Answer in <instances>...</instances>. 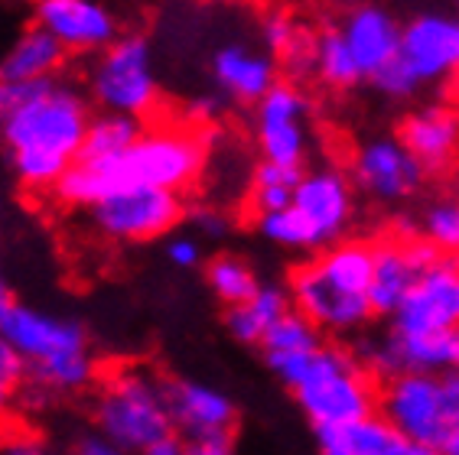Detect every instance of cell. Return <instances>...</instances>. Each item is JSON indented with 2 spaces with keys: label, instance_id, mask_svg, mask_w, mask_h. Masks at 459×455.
Wrapping results in <instances>:
<instances>
[{
  "label": "cell",
  "instance_id": "1",
  "mask_svg": "<svg viewBox=\"0 0 459 455\" xmlns=\"http://www.w3.org/2000/svg\"><path fill=\"white\" fill-rule=\"evenodd\" d=\"M205 169L203 133L189 127H143L134 147L121 157L98 159V163H75L53 189V199L65 209H85L105 202L108 195L127 189H160V193H186L199 183Z\"/></svg>",
  "mask_w": 459,
  "mask_h": 455
},
{
  "label": "cell",
  "instance_id": "2",
  "mask_svg": "<svg viewBox=\"0 0 459 455\" xmlns=\"http://www.w3.org/2000/svg\"><path fill=\"white\" fill-rule=\"evenodd\" d=\"M91 124V101L75 82L53 79L30 88L27 101L0 127L10 173L27 193H53L75 167Z\"/></svg>",
  "mask_w": 459,
  "mask_h": 455
},
{
  "label": "cell",
  "instance_id": "3",
  "mask_svg": "<svg viewBox=\"0 0 459 455\" xmlns=\"http://www.w3.org/2000/svg\"><path fill=\"white\" fill-rule=\"evenodd\" d=\"M0 339L23 361L30 384L43 394H82L98 381L89 329L72 315L27 306L0 287Z\"/></svg>",
  "mask_w": 459,
  "mask_h": 455
},
{
  "label": "cell",
  "instance_id": "4",
  "mask_svg": "<svg viewBox=\"0 0 459 455\" xmlns=\"http://www.w3.org/2000/svg\"><path fill=\"white\" fill-rule=\"evenodd\" d=\"M267 368L293 391L313 429H336L378 410V387L352 351L319 345L303 355L264 358Z\"/></svg>",
  "mask_w": 459,
  "mask_h": 455
},
{
  "label": "cell",
  "instance_id": "5",
  "mask_svg": "<svg viewBox=\"0 0 459 455\" xmlns=\"http://www.w3.org/2000/svg\"><path fill=\"white\" fill-rule=\"evenodd\" d=\"M95 433L115 442L121 452L151 449L160 439L173 436V423L167 410V381L147 365H117L98 384Z\"/></svg>",
  "mask_w": 459,
  "mask_h": 455
},
{
  "label": "cell",
  "instance_id": "6",
  "mask_svg": "<svg viewBox=\"0 0 459 455\" xmlns=\"http://www.w3.org/2000/svg\"><path fill=\"white\" fill-rule=\"evenodd\" d=\"M85 95L101 114L143 121L160 107V82L153 69V46L137 30L121 33L89 65Z\"/></svg>",
  "mask_w": 459,
  "mask_h": 455
},
{
  "label": "cell",
  "instance_id": "7",
  "mask_svg": "<svg viewBox=\"0 0 459 455\" xmlns=\"http://www.w3.org/2000/svg\"><path fill=\"white\" fill-rule=\"evenodd\" d=\"M183 215V195L160 193V189H127V193L108 195L105 202L91 205L89 225L105 241L143 245V241L173 235Z\"/></svg>",
  "mask_w": 459,
  "mask_h": 455
},
{
  "label": "cell",
  "instance_id": "8",
  "mask_svg": "<svg viewBox=\"0 0 459 455\" xmlns=\"http://www.w3.org/2000/svg\"><path fill=\"white\" fill-rule=\"evenodd\" d=\"M368 374H450L459 371V329L427 335L385 332L359 345V355Z\"/></svg>",
  "mask_w": 459,
  "mask_h": 455
},
{
  "label": "cell",
  "instance_id": "9",
  "mask_svg": "<svg viewBox=\"0 0 459 455\" xmlns=\"http://www.w3.org/2000/svg\"><path fill=\"white\" fill-rule=\"evenodd\" d=\"M378 410L417 446L430 449L433 455L443 446L446 413H443V387L437 374L388 377L378 391Z\"/></svg>",
  "mask_w": 459,
  "mask_h": 455
},
{
  "label": "cell",
  "instance_id": "10",
  "mask_svg": "<svg viewBox=\"0 0 459 455\" xmlns=\"http://www.w3.org/2000/svg\"><path fill=\"white\" fill-rule=\"evenodd\" d=\"M307 114L309 98L290 82H277L261 101H257V147H261V163H274V167L303 169L307 159Z\"/></svg>",
  "mask_w": 459,
  "mask_h": 455
},
{
  "label": "cell",
  "instance_id": "11",
  "mask_svg": "<svg viewBox=\"0 0 459 455\" xmlns=\"http://www.w3.org/2000/svg\"><path fill=\"white\" fill-rule=\"evenodd\" d=\"M391 319V332L401 335L459 329V263L440 261L420 273Z\"/></svg>",
  "mask_w": 459,
  "mask_h": 455
},
{
  "label": "cell",
  "instance_id": "12",
  "mask_svg": "<svg viewBox=\"0 0 459 455\" xmlns=\"http://www.w3.org/2000/svg\"><path fill=\"white\" fill-rule=\"evenodd\" d=\"M33 17L65 53L98 56L124 33L115 10L98 0H39Z\"/></svg>",
  "mask_w": 459,
  "mask_h": 455
},
{
  "label": "cell",
  "instance_id": "13",
  "mask_svg": "<svg viewBox=\"0 0 459 455\" xmlns=\"http://www.w3.org/2000/svg\"><path fill=\"white\" fill-rule=\"evenodd\" d=\"M290 209L307 221V228L316 237V247L339 245V237L352 225V183L336 167L309 169L293 189Z\"/></svg>",
  "mask_w": 459,
  "mask_h": 455
},
{
  "label": "cell",
  "instance_id": "14",
  "mask_svg": "<svg viewBox=\"0 0 459 455\" xmlns=\"http://www.w3.org/2000/svg\"><path fill=\"white\" fill-rule=\"evenodd\" d=\"M167 410L173 433L186 436L189 442L231 439V426L238 420V407L225 391L189 377L167 381Z\"/></svg>",
  "mask_w": 459,
  "mask_h": 455
},
{
  "label": "cell",
  "instance_id": "15",
  "mask_svg": "<svg viewBox=\"0 0 459 455\" xmlns=\"http://www.w3.org/2000/svg\"><path fill=\"white\" fill-rule=\"evenodd\" d=\"M290 306L316 332H355L371 319L365 296H349L316 270V263H303L290 277Z\"/></svg>",
  "mask_w": 459,
  "mask_h": 455
},
{
  "label": "cell",
  "instance_id": "16",
  "mask_svg": "<svg viewBox=\"0 0 459 455\" xmlns=\"http://www.w3.org/2000/svg\"><path fill=\"white\" fill-rule=\"evenodd\" d=\"M417 85L450 79L459 72V17L450 13H417L401 27V53Z\"/></svg>",
  "mask_w": 459,
  "mask_h": 455
},
{
  "label": "cell",
  "instance_id": "17",
  "mask_svg": "<svg viewBox=\"0 0 459 455\" xmlns=\"http://www.w3.org/2000/svg\"><path fill=\"white\" fill-rule=\"evenodd\" d=\"M355 183L362 185L371 199L381 202H401L424 185V169L417 163L398 137H378L359 147L352 163Z\"/></svg>",
  "mask_w": 459,
  "mask_h": 455
},
{
  "label": "cell",
  "instance_id": "18",
  "mask_svg": "<svg viewBox=\"0 0 459 455\" xmlns=\"http://www.w3.org/2000/svg\"><path fill=\"white\" fill-rule=\"evenodd\" d=\"M339 33H342L359 72H362V79H371L401 53V23L388 10L375 7V4L349 10L339 23Z\"/></svg>",
  "mask_w": 459,
  "mask_h": 455
},
{
  "label": "cell",
  "instance_id": "19",
  "mask_svg": "<svg viewBox=\"0 0 459 455\" xmlns=\"http://www.w3.org/2000/svg\"><path fill=\"white\" fill-rule=\"evenodd\" d=\"M401 147L424 173H443L459 159V121L446 105H427L407 114L398 131Z\"/></svg>",
  "mask_w": 459,
  "mask_h": 455
},
{
  "label": "cell",
  "instance_id": "20",
  "mask_svg": "<svg viewBox=\"0 0 459 455\" xmlns=\"http://www.w3.org/2000/svg\"><path fill=\"white\" fill-rule=\"evenodd\" d=\"M316 442L323 455H433L398 433L381 413L336 429H316Z\"/></svg>",
  "mask_w": 459,
  "mask_h": 455
},
{
  "label": "cell",
  "instance_id": "21",
  "mask_svg": "<svg viewBox=\"0 0 459 455\" xmlns=\"http://www.w3.org/2000/svg\"><path fill=\"white\" fill-rule=\"evenodd\" d=\"M212 75L229 98L257 105L277 85V62L245 43H225L212 56Z\"/></svg>",
  "mask_w": 459,
  "mask_h": 455
},
{
  "label": "cell",
  "instance_id": "22",
  "mask_svg": "<svg viewBox=\"0 0 459 455\" xmlns=\"http://www.w3.org/2000/svg\"><path fill=\"white\" fill-rule=\"evenodd\" d=\"M69 53L56 43L53 36L33 27H27L23 33L13 39L4 59H0V79L13 82V85H39V82L59 79V72L65 69Z\"/></svg>",
  "mask_w": 459,
  "mask_h": 455
},
{
  "label": "cell",
  "instance_id": "23",
  "mask_svg": "<svg viewBox=\"0 0 459 455\" xmlns=\"http://www.w3.org/2000/svg\"><path fill=\"white\" fill-rule=\"evenodd\" d=\"M417 273L404 254V241H388L375 247L371 261V283H368V306L371 315H394L407 289L414 287Z\"/></svg>",
  "mask_w": 459,
  "mask_h": 455
},
{
  "label": "cell",
  "instance_id": "24",
  "mask_svg": "<svg viewBox=\"0 0 459 455\" xmlns=\"http://www.w3.org/2000/svg\"><path fill=\"white\" fill-rule=\"evenodd\" d=\"M290 293L277 283H261L257 293L241 306H229L225 309V329L235 341L241 345H261L264 332L281 319V315L290 313Z\"/></svg>",
  "mask_w": 459,
  "mask_h": 455
},
{
  "label": "cell",
  "instance_id": "25",
  "mask_svg": "<svg viewBox=\"0 0 459 455\" xmlns=\"http://www.w3.org/2000/svg\"><path fill=\"white\" fill-rule=\"evenodd\" d=\"M371 261H375V247H368L365 241H339V245L326 247L319 261L313 263L336 289H342L349 296L368 299Z\"/></svg>",
  "mask_w": 459,
  "mask_h": 455
},
{
  "label": "cell",
  "instance_id": "26",
  "mask_svg": "<svg viewBox=\"0 0 459 455\" xmlns=\"http://www.w3.org/2000/svg\"><path fill=\"white\" fill-rule=\"evenodd\" d=\"M143 133V121L121 117V114H91V124L85 131V143L75 163H98V159L121 157L124 150L134 147Z\"/></svg>",
  "mask_w": 459,
  "mask_h": 455
},
{
  "label": "cell",
  "instance_id": "27",
  "mask_svg": "<svg viewBox=\"0 0 459 455\" xmlns=\"http://www.w3.org/2000/svg\"><path fill=\"white\" fill-rule=\"evenodd\" d=\"M261 36H264L267 49H271V59L281 56V62L290 72H307L313 69V33L307 27H300L293 17L287 13H267L264 23H261Z\"/></svg>",
  "mask_w": 459,
  "mask_h": 455
},
{
  "label": "cell",
  "instance_id": "28",
  "mask_svg": "<svg viewBox=\"0 0 459 455\" xmlns=\"http://www.w3.org/2000/svg\"><path fill=\"white\" fill-rule=\"evenodd\" d=\"M313 69L329 88H339V91L359 85V79H362L339 27H326L323 33L313 36Z\"/></svg>",
  "mask_w": 459,
  "mask_h": 455
},
{
  "label": "cell",
  "instance_id": "29",
  "mask_svg": "<svg viewBox=\"0 0 459 455\" xmlns=\"http://www.w3.org/2000/svg\"><path fill=\"white\" fill-rule=\"evenodd\" d=\"M205 283H209V289L225 303V309L247 303V299L257 293V287H261L257 273L251 270V263L235 254L212 257L209 267H205Z\"/></svg>",
  "mask_w": 459,
  "mask_h": 455
},
{
  "label": "cell",
  "instance_id": "30",
  "mask_svg": "<svg viewBox=\"0 0 459 455\" xmlns=\"http://www.w3.org/2000/svg\"><path fill=\"white\" fill-rule=\"evenodd\" d=\"M319 345H323L319 332L300 313H293V309L287 315H281L264 332V339H261L264 358H274V355H303V351H313Z\"/></svg>",
  "mask_w": 459,
  "mask_h": 455
},
{
  "label": "cell",
  "instance_id": "31",
  "mask_svg": "<svg viewBox=\"0 0 459 455\" xmlns=\"http://www.w3.org/2000/svg\"><path fill=\"white\" fill-rule=\"evenodd\" d=\"M424 241L443 261H459V199H440L427 209Z\"/></svg>",
  "mask_w": 459,
  "mask_h": 455
},
{
  "label": "cell",
  "instance_id": "32",
  "mask_svg": "<svg viewBox=\"0 0 459 455\" xmlns=\"http://www.w3.org/2000/svg\"><path fill=\"white\" fill-rule=\"evenodd\" d=\"M257 231H261L271 245L287 247V251H319L313 231H309L307 221H303L293 209L257 215Z\"/></svg>",
  "mask_w": 459,
  "mask_h": 455
},
{
  "label": "cell",
  "instance_id": "33",
  "mask_svg": "<svg viewBox=\"0 0 459 455\" xmlns=\"http://www.w3.org/2000/svg\"><path fill=\"white\" fill-rule=\"evenodd\" d=\"M23 381H27L23 361L13 355V348H10L7 341L0 339V423H4V416L10 413L13 400H17L20 384H23Z\"/></svg>",
  "mask_w": 459,
  "mask_h": 455
},
{
  "label": "cell",
  "instance_id": "34",
  "mask_svg": "<svg viewBox=\"0 0 459 455\" xmlns=\"http://www.w3.org/2000/svg\"><path fill=\"white\" fill-rule=\"evenodd\" d=\"M443 387V413H446V436L437 455H459V371L440 374Z\"/></svg>",
  "mask_w": 459,
  "mask_h": 455
},
{
  "label": "cell",
  "instance_id": "35",
  "mask_svg": "<svg viewBox=\"0 0 459 455\" xmlns=\"http://www.w3.org/2000/svg\"><path fill=\"white\" fill-rule=\"evenodd\" d=\"M0 455H69V452L53 446L39 433H30V429H4L0 433Z\"/></svg>",
  "mask_w": 459,
  "mask_h": 455
},
{
  "label": "cell",
  "instance_id": "36",
  "mask_svg": "<svg viewBox=\"0 0 459 455\" xmlns=\"http://www.w3.org/2000/svg\"><path fill=\"white\" fill-rule=\"evenodd\" d=\"M371 82H375V88H378L381 95H388V98H411L417 88H420L414 75H411V69H407L401 59L388 62L381 72H375Z\"/></svg>",
  "mask_w": 459,
  "mask_h": 455
},
{
  "label": "cell",
  "instance_id": "37",
  "mask_svg": "<svg viewBox=\"0 0 459 455\" xmlns=\"http://www.w3.org/2000/svg\"><path fill=\"white\" fill-rule=\"evenodd\" d=\"M167 257L179 270H193L203 261V245L193 235H169L167 237Z\"/></svg>",
  "mask_w": 459,
  "mask_h": 455
},
{
  "label": "cell",
  "instance_id": "38",
  "mask_svg": "<svg viewBox=\"0 0 459 455\" xmlns=\"http://www.w3.org/2000/svg\"><path fill=\"white\" fill-rule=\"evenodd\" d=\"M69 455H127V452H121L115 442H108V439L101 436V433H95V429H85V433L75 436Z\"/></svg>",
  "mask_w": 459,
  "mask_h": 455
},
{
  "label": "cell",
  "instance_id": "39",
  "mask_svg": "<svg viewBox=\"0 0 459 455\" xmlns=\"http://www.w3.org/2000/svg\"><path fill=\"white\" fill-rule=\"evenodd\" d=\"M303 169H287L274 167V163H261L255 169V185H283V189H297Z\"/></svg>",
  "mask_w": 459,
  "mask_h": 455
},
{
  "label": "cell",
  "instance_id": "40",
  "mask_svg": "<svg viewBox=\"0 0 459 455\" xmlns=\"http://www.w3.org/2000/svg\"><path fill=\"white\" fill-rule=\"evenodd\" d=\"M30 88L33 85H13V82H4L0 79V127L17 114V107L27 101Z\"/></svg>",
  "mask_w": 459,
  "mask_h": 455
},
{
  "label": "cell",
  "instance_id": "41",
  "mask_svg": "<svg viewBox=\"0 0 459 455\" xmlns=\"http://www.w3.org/2000/svg\"><path fill=\"white\" fill-rule=\"evenodd\" d=\"M404 254H407V261H411V267H414L417 277H420L424 270H430L433 263L443 261V257L437 254L427 241H414V237H407V241H404Z\"/></svg>",
  "mask_w": 459,
  "mask_h": 455
},
{
  "label": "cell",
  "instance_id": "42",
  "mask_svg": "<svg viewBox=\"0 0 459 455\" xmlns=\"http://www.w3.org/2000/svg\"><path fill=\"white\" fill-rule=\"evenodd\" d=\"M186 455H235L231 439H203V442H186Z\"/></svg>",
  "mask_w": 459,
  "mask_h": 455
},
{
  "label": "cell",
  "instance_id": "43",
  "mask_svg": "<svg viewBox=\"0 0 459 455\" xmlns=\"http://www.w3.org/2000/svg\"><path fill=\"white\" fill-rule=\"evenodd\" d=\"M195 228L203 231V235H209V237H219V235H225V219H221L219 211H209V209H203V211H195Z\"/></svg>",
  "mask_w": 459,
  "mask_h": 455
},
{
  "label": "cell",
  "instance_id": "44",
  "mask_svg": "<svg viewBox=\"0 0 459 455\" xmlns=\"http://www.w3.org/2000/svg\"><path fill=\"white\" fill-rule=\"evenodd\" d=\"M141 455H186V442L173 433V436L160 439V442H153L151 449H143Z\"/></svg>",
  "mask_w": 459,
  "mask_h": 455
},
{
  "label": "cell",
  "instance_id": "45",
  "mask_svg": "<svg viewBox=\"0 0 459 455\" xmlns=\"http://www.w3.org/2000/svg\"><path fill=\"white\" fill-rule=\"evenodd\" d=\"M453 114H456V121H459V91H456V101H453V107H450Z\"/></svg>",
  "mask_w": 459,
  "mask_h": 455
},
{
  "label": "cell",
  "instance_id": "46",
  "mask_svg": "<svg viewBox=\"0 0 459 455\" xmlns=\"http://www.w3.org/2000/svg\"><path fill=\"white\" fill-rule=\"evenodd\" d=\"M0 287H7V283H4V273H0Z\"/></svg>",
  "mask_w": 459,
  "mask_h": 455
},
{
  "label": "cell",
  "instance_id": "47",
  "mask_svg": "<svg viewBox=\"0 0 459 455\" xmlns=\"http://www.w3.org/2000/svg\"><path fill=\"white\" fill-rule=\"evenodd\" d=\"M456 263H459V261H456Z\"/></svg>",
  "mask_w": 459,
  "mask_h": 455
}]
</instances>
